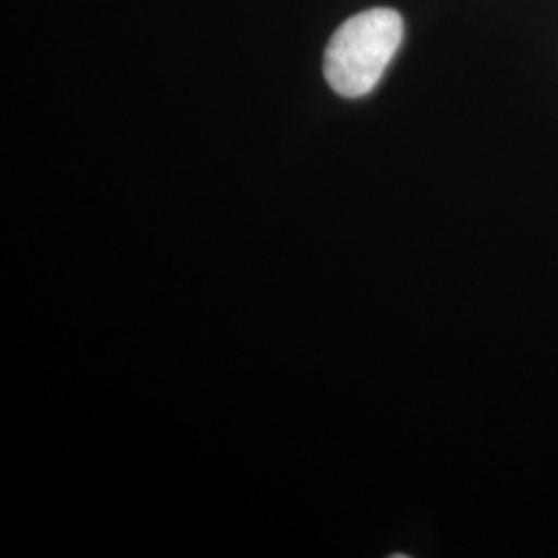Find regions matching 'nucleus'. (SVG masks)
Segmentation results:
<instances>
[{"label": "nucleus", "mask_w": 558, "mask_h": 558, "mask_svg": "<svg viewBox=\"0 0 558 558\" xmlns=\"http://www.w3.org/2000/svg\"><path fill=\"white\" fill-rule=\"evenodd\" d=\"M403 40V20L393 9H368L350 17L325 50V77L343 98H362L379 85Z\"/></svg>", "instance_id": "f257e3e1"}]
</instances>
